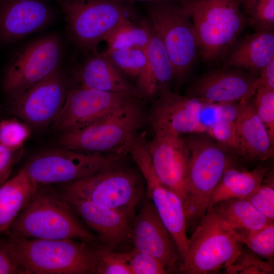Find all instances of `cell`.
<instances>
[{"label": "cell", "mask_w": 274, "mask_h": 274, "mask_svg": "<svg viewBox=\"0 0 274 274\" xmlns=\"http://www.w3.org/2000/svg\"><path fill=\"white\" fill-rule=\"evenodd\" d=\"M19 237L72 239L103 245L83 224L64 196L51 185L38 184L17 217L5 232Z\"/></svg>", "instance_id": "1"}, {"label": "cell", "mask_w": 274, "mask_h": 274, "mask_svg": "<svg viewBox=\"0 0 274 274\" xmlns=\"http://www.w3.org/2000/svg\"><path fill=\"white\" fill-rule=\"evenodd\" d=\"M6 235L0 237V246L27 274L95 273V246L72 239Z\"/></svg>", "instance_id": "2"}, {"label": "cell", "mask_w": 274, "mask_h": 274, "mask_svg": "<svg viewBox=\"0 0 274 274\" xmlns=\"http://www.w3.org/2000/svg\"><path fill=\"white\" fill-rule=\"evenodd\" d=\"M185 140L189 158L183 204L187 229L193 231L224 173L231 167H241L236 157L206 133H194Z\"/></svg>", "instance_id": "3"}, {"label": "cell", "mask_w": 274, "mask_h": 274, "mask_svg": "<svg viewBox=\"0 0 274 274\" xmlns=\"http://www.w3.org/2000/svg\"><path fill=\"white\" fill-rule=\"evenodd\" d=\"M188 11L203 61L223 59L248 24L241 0H179Z\"/></svg>", "instance_id": "4"}, {"label": "cell", "mask_w": 274, "mask_h": 274, "mask_svg": "<svg viewBox=\"0 0 274 274\" xmlns=\"http://www.w3.org/2000/svg\"><path fill=\"white\" fill-rule=\"evenodd\" d=\"M64 16L67 37L88 53L125 21L137 18L132 3L123 0H56Z\"/></svg>", "instance_id": "5"}, {"label": "cell", "mask_w": 274, "mask_h": 274, "mask_svg": "<svg viewBox=\"0 0 274 274\" xmlns=\"http://www.w3.org/2000/svg\"><path fill=\"white\" fill-rule=\"evenodd\" d=\"M121 161L83 179L57 184L66 199H82L120 210L134 216L146 193L142 173Z\"/></svg>", "instance_id": "6"}, {"label": "cell", "mask_w": 274, "mask_h": 274, "mask_svg": "<svg viewBox=\"0 0 274 274\" xmlns=\"http://www.w3.org/2000/svg\"><path fill=\"white\" fill-rule=\"evenodd\" d=\"M137 99L127 101L83 128L61 133L58 143L63 148L83 152L125 156L144 121Z\"/></svg>", "instance_id": "7"}, {"label": "cell", "mask_w": 274, "mask_h": 274, "mask_svg": "<svg viewBox=\"0 0 274 274\" xmlns=\"http://www.w3.org/2000/svg\"><path fill=\"white\" fill-rule=\"evenodd\" d=\"M146 3V11L173 66L175 79L183 80L199 55L196 32L188 10L176 1Z\"/></svg>", "instance_id": "8"}, {"label": "cell", "mask_w": 274, "mask_h": 274, "mask_svg": "<svg viewBox=\"0 0 274 274\" xmlns=\"http://www.w3.org/2000/svg\"><path fill=\"white\" fill-rule=\"evenodd\" d=\"M193 231L181 273L207 274L225 269L233 263L244 247L234 229L207 212Z\"/></svg>", "instance_id": "9"}, {"label": "cell", "mask_w": 274, "mask_h": 274, "mask_svg": "<svg viewBox=\"0 0 274 274\" xmlns=\"http://www.w3.org/2000/svg\"><path fill=\"white\" fill-rule=\"evenodd\" d=\"M63 42L50 34L27 44L12 57L6 67L3 90L13 99L49 76L61 65Z\"/></svg>", "instance_id": "10"}, {"label": "cell", "mask_w": 274, "mask_h": 274, "mask_svg": "<svg viewBox=\"0 0 274 274\" xmlns=\"http://www.w3.org/2000/svg\"><path fill=\"white\" fill-rule=\"evenodd\" d=\"M125 156L86 153L64 148L48 150L33 156L23 167L38 184H60L88 177L122 161Z\"/></svg>", "instance_id": "11"}, {"label": "cell", "mask_w": 274, "mask_h": 274, "mask_svg": "<svg viewBox=\"0 0 274 274\" xmlns=\"http://www.w3.org/2000/svg\"><path fill=\"white\" fill-rule=\"evenodd\" d=\"M218 114V103L166 90L154 102L149 122L154 134L207 133Z\"/></svg>", "instance_id": "12"}, {"label": "cell", "mask_w": 274, "mask_h": 274, "mask_svg": "<svg viewBox=\"0 0 274 274\" xmlns=\"http://www.w3.org/2000/svg\"><path fill=\"white\" fill-rule=\"evenodd\" d=\"M129 152L144 179L146 194L175 241L182 264L187 255L189 246L183 202L178 195L160 182L143 142H133Z\"/></svg>", "instance_id": "13"}, {"label": "cell", "mask_w": 274, "mask_h": 274, "mask_svg": "<svg viewBox=\"0 0 274 274\" xmlns=\"http://www.w3.org/2000/svg\"><path fill=\"white\" fill-rule=\"evenodd\" d=\"M61 65L18 97L10 100V113L32 127L53 122L71 88Z\"/></svg>", "instance_id": "14"}, {"label": "cell", "mask_w": 274, "mask_h": 274, "mask_svg": "<svg viewBox=\"0 0 274 274\" xmlns=\"http://www.w3.org/2000/svg\"><path fill=\"white\" fill-rule=\"evenodd\" d=\"M135 98H138L125 93L106 92L80 85L71 87L53 122V127L62 133L80 129Z\"/></svg>", "instance_id": "15"}, {"label": "cell", "mask_w": 274, "mask_h": 274, "mask_svg": "<svg viewBox=\"0 0 274 274\" xmlns=\"http://www.w3.org/2000/svg\"><path fill=\"white\" fill-rule=\"evenodd\" d=\"M130 239L133 247L157 258L167 273L180 272L181 263L175 241L146 193L132 220Z\"/></svg>", "instance_id": "16"}, {"label": "cell", "mask_w": 274, "mask_h": 274, "mask_svg": "<svg viewBox=\"0 0 274 274\" xmlns=\"http://www.w3.org/2000/svg\"><path fill=\"white\" fill-rule=\"evenodd\" d=\"M144 142L158 179L184 203L189 158L186 140L181 135L163 133L154 134L153 139Z\"/></svg>", "instance_id": "17"}, {"label": "cell", "mask_w": 274, "mask_h": 274, "mask_svg": "<svg viewBox=\"0 0 274 274\" xmlns=\"http://www.w3.org/2000/svg\"><path fill=\"white\" fill-rule=\"evenodd\" d=\"M55 15L45 0H0V42L15 43L48 26Z\"/></svg>", "instance_id": "18"}, {"label": "cell", "mask_w": 274, "mask_h": 274, "mask_svg": "<svg viewBox=\"0 0 274 274\" xmlns=\"http://www.w3.org/2000/svg\"><path fill=\"white\" fill-rule=\"evenodd\" d=\"M258 77L241 69L215 70L195 81L188 94L212 103L237 102L254 96Z\"/></svg>", "instance_id": "19"}, {"label": "cell", "mask_w": 274, "mask_h": 274, "mask_svg": "<svg viewBox=\"0 0 274 274\" xmlns=\"http://www.w3.org/2000/svg\"><path fill=\"white\" fill-rule=\"evenodd\" d=\"M85 225L99 237L105 248L114 250L130 242L134 216L120 210L82 199H66Z\"/></svg>", "instance_id": "20"}, {"label": "cell", "mask_w": 274, "mask_h": 274, "mask_svg": "<svg viewBox=\"0 0 274 274\" xmlns=\"http://www.w3.org/2000/svg\"><path fill=\"white\" fill-rule=\"evenodd\" d=\"M87 54V56L73 71L79 85L137 98L142 96L135 86L129 83L102 52L95 50Z\"/></svg>", "instance_id": "21"}, {"label": "cell", "mask_w": 274, "mask_h": 274, "mask_svg": "<svg viewBox=\"0 0 274 274\" xmlns=\"http://www.w3.org/2000/svg\"><path fill=\"white\" fill-rule=\"evenodd\" d=\"M251 99L237 102L236 129L246 160L264 161L273 156V145Z\"/></svg>", "instance_id": "22"}, {"label": "cell", "mask_w": 274, "mask_h": 274, "mask_svg": "<svg viewBox=\"0 0 274 274\" xmlns=\"http://www.w3.org/2000/svg\"><path fill=\"white\" fill-rule=\"evenodd\" d=\"M233 45L226 55V67L241 69L256 76L274 58L273 31H256Z\"/></svg>", "instance_id": "23"}, {"label": "cell", "mask_w": 274, "mask_h": 274, "mask_svg": "<svg viewBox=\"0 0 274 274\" xmlns=\"http://www.w3.org/2000/svg\"><path fill=\"white\" fill-rule=\"evenodd\" d=\"M38 185L22 168L0 186V234L8 229L34 193Z\"/></svg>", "instance_id": "24"}, {"label": "cell", "mask_w": 274, "mask_h": 274, "mask_svg": "<svg viewBox=\"0 0 274 274\" xmlns=\"http://www.w3.org/2000/svg\"><path fill=\"white\" fill-rule=\"evenodd\" d=\"M207 212L237 232L257 230L273 222L268 220L245 198L220 201L209 207Z\"/></svg>", "instance_id": "25"}, {"label": "cell", "mask_w": 274, "mask_h": 274, "mask_svg": "<svg viewBox=\"0 0 274 274\" xmlns=\"http://www.w3.org/2000/svg\"><path fill=\"white\" fill-rule=\"evenodd\" d=\"M269 170L268 166L257 167L251 171L236 167L229 168L212 193L208 208L221 200L247 197L261 184Z\"/></svg>", "instance_id": "26"}, {"label": "cell", "mask_w": 274, "mask_h": 274, "mask_svg": "<svg viewBox=\"0 0 274 274\" xmlns=\"http://www.w3.org/2000/svg\"><path fill=\"white\" fill-rule=\"evenodd\" d=\"M102 53L122 75L135 80V86L142 96H151L157 91L150 73L145 50L107 48Z\"/></svg>", "instance_id": "27"}, {"label": "cell", "mask_w": 274, "mask_h": 274, "mask_svg": "<svg viewBox=\"0 0 274 274\" xmlns=\"http://www.w3.org/2000/svg\"><path fill=\"white\" fill-rule=\"evenodd\" d=\"M128 20L112 32L106 39L108 49L145 50L154 31L149 21Z\"/></svg>", "instance_id": "28"}, {"label": "cell", "mask_w": 274, "mask_h": 274, "mask_svg": "<svg viewBox=\"0 0 274 274\" xmlns=\"http://www.w3.org/2000/svg\"><path fill=\"white\" fill-rule=\"evenodd\" d=\"M145 52L150 73L157 90H162L163 92L168 90L167 86L175 79L174 70L164 45L154 29Z\"/></svg>", "instance_id": "29"}, {"label": "cell", "mask_w": 274, "mask_h": 274, "mask_svg": "<svg viewBox=\"0 0 274 274\" xmlns=\"http://www.w3.org/2000/svg\"><path fill=\"white\" fill-rule=\"evenodd\" d=\"M207 134L235 157L246 160L237 133L235 121L225 119L218 110L217 117Z\"/></svg>", "instance_id": "30"}, {"label": "cell", "mask_w": 274, "mask_h": 274, "mask_svg": "<svg viewBox=\"0 0 274 274\" xmlns=\"http://www.w3.org/2000/svg\"><path fill=\"white\" fill-rule=\"evenodd\" d=\"M237 232L244 244L251 250L260 257L272 259L274 255V222L257 230Z\"/></svg>", "instance_id": "31"}, {"label": "cell", "mask_w": 274, "mask_h": 274, "mask_svg": "<svg viewBox=\"0 0 274 274\" xmlns=\"http://www.w3.org/2000/svg\"><path fill=\"white\" fill-rule=\"evenodd\" d=\"M225 271L228 274H272L274 273L273 260L264 261L247 247H243L239 255Z\"/></svg>", "instance_id": "32"}, {"label": "cell", "mask_w": 274, "mask_h": 274, "mask_svg": "<svg viewBox=\"0 0 274 274\" xmlns=\"http://www.w3.org/2000/svg\"><path fill=\"white\" fill-rule=\"evenodd\" d=\"M95 274H132L126 252L96 247Z\"/></svg>", "instance_id": "33"}, {"label": "cell", "mask_w": 274, "mask_h": 274, "mask_svg": "<svg viewBox=\"0 0 274 274\" xmlns=\"http://www.w3.org/2000/svg\"><path fill=\"white\" fill-rule=\"evenodd\" d=\"M253 102L258 116L265 125L270 142L274 145V89L259 87Z\"/></svg>", "instance_id": "34"}, {"label": "cell", "mask_w": 274, "mask_h": 274, "mask_svg": "<svg viewBox=\"0 0 274 274\" xmlns=\"http://www.w3.org/2000/svg\"><path fill=\"white\" fill-rule=\"evenodd\" d=\"M30 130L26 124L16 119L0 121V144L17 151L28 138Z\"/></svg>", "instance_id": "35"}, {"label": "cell", "mask_w": 274, "mask_h": 274, "mask_svg": "<svg viewBox=\"0 0 274 274\" xmlns=\"http://www.w3.org/2000/svg\"><path fill=\"white\" fill-rule=\"evenodd\" d=\"M126 252L132 274L167 273L162 264L150 254L134 247Z\"/></svg>", "instance_id": "36"}, {"label": "cell", "mask_w": 274, "mask_h": 274, "mask_svg": "<svg viewBox=\"0 0 274 274\" xmlns=\"http://www.w3.org/2000/svg\"><path fill=\"white\" fill-rule=\"evenodd\" d=\"M261 183L246 198L268 220L274 222L273 179Z\"/></svg>", "instance_id": "37"}, {"label": "cell", "mask_w": 274, "mask_h": 274, "mask_svg": "<svg viewBox=\"0 0 274 274\" xmlns=\"http://www.w3.org/2000/svg\"><path fill=\"white\" fill-rule=\"evenodd\" d=\"M247 18L248 23L256 31H273L274 0H259Z\"/></svg>", "instance_id": "38"}, {"label": "cell", "mask_w": 274, "mask_h": 274, "mask_svg": "<svg viewBox=\"0 0 274 274\" xmlns=\"http://www.w3.org/2000/svg\"><path fill=\"white\" fill-rule=\"evenodd\" d=\"M16 151L0 144V181L8 180L17 160Z\"/></svg>", "instance_id": "39"}, {"label": "cell", "mask_w": 274, "mask_h": 274, "mask_svg": "<svg viewBox=\"0 0 274 274\" xmlns=\"http://www.w3.org/2000/svg\"><path fill=\"white\" fill-rule=\"evenodd\" d=\"M0 274H27L26 271L1 246Z\"/></svg>", "instance_id": "40"}, {"label": "cell", "mask_w": 274, "mask_h": 274, "mask_svg": "<svg viewBox=\"0 0 274 274\" xmlns=\"http://www.w3.org/2000/svg\"><path fill=\"white\" fill-rule=\"evenodd\" d=\"M259 75L258 87L274 89V58L264 67Z\"/></svg>", "instance_id": "41"}, {"label": "cell", "mask_w": 274, "mask_h": 274, "mask_svg": "<svg viewBox=\"0 0 274 274\" xmlns=\"http://www.w3.org/2000/svg\"><path fill=\"white\" fill-rule=\"evenodd\" d=\"M258 1L241 0L242 10L246 16Z\"/></svg>", "instance_id": "42"}, {"label": "cell", "mask_w": 274, "mask_h": 274, "mask_svg": "<svg viewBox=\"0 0 274 274\" xmlns=\"http://www.w3.org/2000/svg\"><path fill=\"white\" fill-rule=\"evenodd\" d=\"M123 1L133 3V2H142L147 3V2H151L160 1H169V0H123ZM170 1H178L179 0H170Z\"/></svg>", "instance_id": "43"}, {"label": "cell", "mask_w": 274, "mask_h": 274, "mask_svg": "<svg viewBox=\"0 0 274 274\" xmlns=\"http://www.w3.org/2000/svg\"><path fill=\"white\" fill-rule=\"evenodd\" d=\"M4 182H3L2 181H0V186L4 183Z\"/></svg>", "instance_id": "44"}]
</instances>
